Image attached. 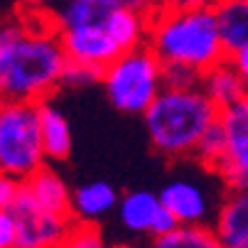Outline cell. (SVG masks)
<instances>
[{
	"label": "cell",
	"mask_w": 248,
	"mask_h": 248,
	"mask_svg": "<svg viewBox=\"0 0 248 248\" xmlns=\"http://www.w3.org/2000/svg\"><path fill=\"white\" fill-rule=\"evenodd\" d=\"M40 128H42V145L47 160L62 162L72 155V145H74L72 125H69L66 116L59 108H54L47 98L40 101Z\"/></svg>",
	"instance_id": "obj_15"
},
{
	"label": "cell",
	"mask_w": 248,
	"mask_h": 248,
	"mask_svg": "<svg viewBox=\"0 0 248 248\" xmlns=\"http://www.w3.org/2000/svg\"><path fill=\"white\" fill-rule=\"evenodd\" d=\"M219 248H226V246H219Z\"/></svg>",
	"instance_id": "obj_31"
},
{
	"label": "cell",
	"mask_w": 248,
	"mask_h": 248,
	"mask_svg": "<svg viewBox=\"0 0 248 248\" xmlns=\"http://www.w3.org/2000/svg\"><path fill=\"white\" fill-rule=\"evenodd\" d=\"M219 121L226 148L214 172L226 189H248V93L221 108Z\"/></svg>",
	"instance_id": "obj_6"
},
{
	"label": "cell",
	"mask_w": 248,
	"mask_h": 248,
	"mask_svg": "<svg viewBox=\"0 0 248 248\" xmlns=\"http://www.w3.org/2000/svg\"><path fill=\"white\" fill-rule=\"evenodd\" d=\"M157 194L180 224H211L209 219H214L206 189L189 177H174Z\"/></svg>",
	"instance_id": "obj_10"
},
{
	"label": "cell",
	"mask_w": 248,
	"mask_h": 248,
	"mask_svg": "<svg viewBox=\"0 0 248 248\" xmlns=\"http://www.w3.org/2000/svg\"><path fill=\"white\" fill-rule=\"evenodd\" d=\"M118 0H69L54 13L57 27H81V25H103L111 8Z\"/></svg>",
	"instance_id": "obj_19"
},
{
	"label": "cell",
	"mask_w": 248,
	"mask_h": 248,
	"mask_svg": "<svg viewBox=\"0 0 248 248\" xmlns=\"http://www.w3.org/2000/svg\"><path fill=\"white\" fill-rule=\"evenodd\" d=\"M211 224H177L174 229L153 236L148 248H219Z\"/></svg>",
	"instance_id": "obj_18"
},
{
	"label": "cell",
	"mask_w": 248,
	"mask_h": 248,
	"mask_svg": "<svg viewBox=\"0 0 248 248\" xmlns=\"http://www.w3.org/2000/svg\"><path fill=\"white\" fill-rule=\"evenodd\" d=\"M229 62L236 66V72L243 77V81H246V86H248V47H241V49L231 52V54H229Z\"/></svg>",
	"instance_id": "obj_27"
},
{
	"label": "cell",
	"mask_w": 248,
	"mask_h": 248,
	"mask_svg": "<svg viewBox=\"0 0 248 248\" xmlns=\"http://www.w3.org/2000/svg\"><path fill=\"white\" fill-rule=\"evenodd\" d=\"M165 66L160 57L140 45L135 49L121 52L103 69L101 86L108 96L111 106L128 116H143L157 93L165 89Z\"/></svg>",
	"instance_id": "obj_4"
},
{
	"label": "cell",
	"mask_w": 248,
	"mask_h": 248,
	"mask_svg": "<svg viewBox=\"0 0 248 248\" xmlns=\"http://www.w3.org/2000/svg\"><path fill=\"white\" fill-rule=\"evenodd\" d=\"M0 248H17V221L8 209H0Z\"/></svg>",
	"instance_id": "obj_24"
},
{
	"label": "cell",
	"mask_w": 248,
	"mask_h": 248,
	"mask_svg": "<svg viewBox=\"0 0 248 248\" xmlns=\"http://www.w3.org/2000/svg\"><path fill=\"white\" fill-rule=\"evenodd\" d=\"M103 79V69L101 66H93V64H84V62H66V69H64V77H62V86H69V89H81V86H93V84H101Z\"/></svg>",
	"instance_id": "obj_22"
},
{
	"label": "cell",
	"mask_w": 248,
	"mask_h": 248,
	"mask_svg": "<svg viewBox=\"0 0 248 248\" xmlns=\"http://www.w3.org/2000/svg\"><path fill=\"white\" fill-rule=\"evenodd\" d=\"M59 37L64 52L72 62H84L106 69L118 54V45L111 40L103 25H81V27H62Z\"/></svg>",
	"instance_id": "obj_9"
},
{
	"label": "cell",
	"mask_w": 248,
	"mask_h": 248,
	"mask_svg": "<svg viewBox=\"0 0 248 248\" xmlns=\"http://www.w3.org/2000/svg\"><path fill=\"white\" fill-rule=\"evenodd\" d=\"M20 185H22L20 180H15L13 174L0 170V209H8L15 202V197L20 192Z\"/></svg>",
	"instance_id": "obj_25"
},
{
	"label": "cell",
	"mask_w": 248,
	"mask_h": 248,
	"mask_svg": "<svg viewBox=\"0 0 248 248\" xmlns=\"http://www.w3.org/2000/svg\"><path fill=\"white\" fill-rule=\"evenodd\" d=\"M148 47L162 64H182L197 72L229 59L214 8H165L150 17Z\"/></svg>",
	"instance_id": "obj_2"
},
{
	"label": "cell",
	"mask_w": 248,
	"mask_h": 248,
	"mask_svg": "<svg viewBox=\"0 0 248 248\" xmlns=\"http://www.w3.org/2000/svg\"><path fill=\"white\" fill-rule=\"evenodd\" d=\"M10 211L17 221V248H57L74 224V217L40 206L22 189V185L10 204Z\"/></svg>",
	"instance_id": "obj_7"
},
{
	"label": "cell",
	"mask_w": 248,
	"mask_h": 248,
	"mask_svg": "<svg viewBox=\"0 0 248 248\" xmlns=\"http://www.w3.org/2000/svg\"><path fill=\"white\" fill-rule=\"evenodd\" d=\"M66 62L54 15L45 13L40 25L30 17L0 22V98H47L62 86Z\"/></svg>",
	"instance_id": "obj_1"
},
{
	"label": "cell",
	"mask_w": 248,
	"mask_h": 248,
	"mask_svg": "<svg viewBox=\"0 0 248 248\" xmlns=\"http://www.w3.org/2000/svg\"><path fill=\"white\" fill-rule=\"evenodd\" d=\"M217 238L226 248H248V189H226L211 219Z\"/></svg>",
	"instance_id": "obj_11"
},
{
	"label": "cell",
	"mask_w": 248,
	"mask_h": 248,
	"mask_svg": "<svg viewBox=\"0 0 248 248\" xmlns=\"http://www.w3.org/2000/svg\"><path fill=\"white\" fill-rule=\"evenodd\" d=\"M45 160L40 101L0 98V170L25 182Z\"/></svg>",
	"instance_id": "obj_5"
},
{
	"label": "cell",
	"mask_w": 248,
	"mask_h": 248,
	"mask_svg": "<svg viewBox=\"0 0 248 248\" xmlns=\"http://www.w3.org/2000/svg\"><path fill=\"white\" fill-rule=\"evenodd\" d=\"M199 86L204 89V93L214 101L219 108H226V106L236 103L238 98H243L248 93V86H246L243 77L236 72V66L229 59H224L217 66L206 69V72L202 74V84Z\"/></svg>",
	"instance_id": "obj_16"
},
{
	"label": "cell",
	"mask_w": 248,
	"mask_h": 248,
	"mask_svg": "<svg viewBox=\"0 0 248 248\" xmlns=\"http://www.w3.org/2000/svg\"><path fill=\"white\" fill-rule=\"evenodd\" d=\"M103 27H106V32L111 34V40L118 45V49L125 52V49H135L140 45H148L150 17L133 10V8H128V5H123L118 0V3L111 8Z\"/></svg>",
	"instance_id": "obj_14"
},
{
	"label": "cell",
	"mask_w": 248,
	"mask_h": 248,
	"mask_svg": "<svg viewBox=\"0 0 248 248\" xmlns=\"http://www.w3.org/2000/svg\"><path fill=\"white\" fill-rule=\"evenodd\" d=\"M121 3L138 10V13H143V15H148V17H155L160 10L167 8V0H121Z\"/></svg>",
	"instance_id": "obj_26"
},
{
	"label": "cell",
	"mask_w": 248,
	"mask_h": 248,
	"mask_svg": "<svg viewBox=\"0 0 248 248\" xmlns=\"http://www.w3.org/2000/svg\"><path fill=\"white\" fill-rule=\"evenodd\" d=\"M219 116L221 108L202 86H165L143 113V123L150 145L160 155L189 157Z\"/></svg>",
	"instance_id": "obj_3"
},
{
	"label": "cell",
	"mask_w": 248,
	"mask_h": 248,
	"mask_svg": "<svg viewBox=\"0 0 248 248\" xmlns=\"http://www.w3.org/2000/svg\"><path fill=\"white\" fill-rule=\"evenodd\" d=\"M30 10H40V13H47V15H54L64 3H69V0H25Z\"/></svg>",
	"instance_id": "obj_28"
},
{
	"label": "cell",
	"mask_w": 248,
	"mask_h": 248,
	"mask_svg": "<svg viewBox=\"0 0 248 248\" xmlns=\"http://www.w3.org/2000/svg\"><path fill=\"white\" fill-rule=\"evenodd\" d=\"M165 66V86H199L202 84V72L182 64H162Z\"/></svg>",
	"instance_id": "obj_23"
},
{
	"label": "cell",
	"mask_w": 248,
	"mask_h": 248,
	"mask_svg": "<svg viewBox=\"0 0 248 248\" xmlns=\"http://www.w3.org/2000/svg\"><path fill=\"white\" fill-rule=\"evenodd\" d=\"M221 0H167V8H217Z\"/></svg>",
	"instance_id": "obj_29"
},
{
	"label": "cell",
	"mask_w": 248,
	"mask_h": 248,
	"mask_svg": "<svg viewBox=\"0 0 248 248\" xmlns=\"http://www.w3.org/2000/svg\"><path fill=\"white\" fill-rule=\"evenodd\" d=\"M224 148H226V140H224V128H221V121H217L211 125L194 150V157L206 167V170H217V165L221 162L224 157Z\"/></svg>",
	"instance_id": "obj_21"
},
{
	"label": "cell",
	"mask_w": 248,
	"mask_h": 248,
	"mask_svg": "<svg viewBox=\"0 0 248 248\" xmlns=\"http://www.w3.org/2000/svg\"><path fill=\"white\" fill-rule=\"evenodd\" d=\"M121 194L106 180H91L72 192V214L77 221H101L118 209Z\"/></svg>",
	"instance_id": "obj_12"
},
{
	"label": "cell",
	"mask_w": 248,
	"mask_h": 248,
	"mask_svg": "<svg viewBox=\"0 0 248 248\" xmlns=\"http://www.w3.org/2000/svg\"><path fill=\"white\" fill-rule=\"evenodd\" d=\"M118 224L133 233V236H160L170 229H174L177 221L174 214L162 204L160 194L148 189H130L118 202Z\"/></svg>",
	"instance_id": "obj_8"
},
{
	"label": "cell",
	"mask_w": 248,
	"mask_h": 248,
	"mask_svg": "<svg viewBox=\"0 0 248 248\" xmlns=\"http://www.w3.org/2000/svg\"><path fill=\"white\" fill-rule=\"evenodd\" d=\"M118 248H140V246H118Z\"/></svg>",
	"instance_id": "obj_30"
},
{
	"label": "cell",
	"mask_w": 248,
	"mask_h": 248,
	"mask_svg": "<svg viewBox=\"0 0 248 248\" xmlns=\"http://www.w3.org/2000/svg\"><path fill=\"white\" fill-rule=\"evenodd\" d=\"M214 10L229 54L248 47V0H221Z\"/></svg>",
	"instance_id": "obj_17"
},
{
	"label": "cell",
	"mask_w": 248,
	"mask_h": 248,
	"mask_svg": "<svg viewBox=\"0 0 248 248\" xmlns=\"http://www.w3.org/2000/svg\"><path fill=\"white\" fill-rule=\"evenodd\" d=\"M57 248H111L96 221H77L66 231Z\"/></svg>",
	"instance_id": "obj_20"
},
{
	"label": "cell",
	"mask_w": 248,
	"mask_h": 248,
	"mask_svg": "<svg viewBox=\"0 0 248 248\" xmlns=\"http://www.w3.org/2000/svg\"><path fill=\"white\" fill-rule=\"evenodd\" d=\"M22 189L37 202L40 206L57 211V214H72V189L64 182V177L57 174L52 167L42 165L40 170H34L27 180L22 182Z\"/></svg>",
	"instance_id": "obj_13"
}]
</instances>
